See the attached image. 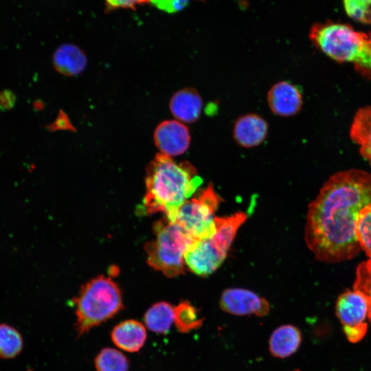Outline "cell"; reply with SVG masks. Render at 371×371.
Here are the masks:
<instances>
[{
  "label": "cell",
  "mask_w": 371,
  "mask_h": 371,
  "mask_svg": "<svg viewBox=\"0 0 371 371\" xmlns=\"http://www.w3.org/2000/svg\"><path fill=\"white\" fill-rule=\"evenodd\" d=\"M221 201L210 184L181 205L175 223L196 241L208 238L216 232L214 212Z\"/></svg>",
  "instance_id": "cell-7"
},
{
  "label": "cell",
  "mask_w": 371,
  "mask_h": 371,
  "mask_svg": "<svg viewBox=\"0 0 371 371\" xmlns=\"http://www.w3.org/2000/svg\"><path fill=\"white\" fill-rule=\"evenodd\" d=\"M74 302L77 337L113 318L124 308L118 286L111 278L104 276L83 285Z\"/></svg>",
  "instance_id": "cell-4"
},
{
  "label": "cell",
  "mask_w": 371,
  "mask_h": 371,
  "mask_svg": "<svg viewBox=\"0 0 371 371\" xmlns=\"http://www.w3.org/2000/svg\"><path fill=\"white\" fill-rule=\"evenodd\" d=\"M202 182L190 163L177 164L172 157L157 153L146 168L144 210L148 214L163 212L175 222L179 208Z\"/></svg>",
  "instance_id": "cell-2"
},
{
  "label": "cell",
  "mask_w": 371,
  "mask_h": 371,
  "mask_svg": "<svg viewBox=\"0 0 371 371\" xmlns=\"http://www.w3.org/2000/svg\"><path fill=\"white\" fill-rule=\"evenodd\" d=\"M309 38L329 58L352 63L361 74L371 78V34L357 31L346 23L326 21L315 23Z\"/></svg>",
  "instance_id": "cell-3"
},
{
  "label": "cell",
  "mask_w": 371,
  "mask_h": 371,
  "mask_svg": "<svg viewBox=\"0 0 371 371\" xmlns=\"http://www.w3.org/2000/svg\"><path fill=\"white\" fill-rule=\"evenodd\" d=\"M347 15L358 22L371 24V0H343Z\"/></svg>",
  "instance_id": "cell-24"
},
{
  "label": "cell",
  "mask_w": 371,
  "mask_h": 371,
  "mask_svg": "<svg viewBox=\"0 0 371 371\" xmlns=\"http://www.w3.org/2000/svg\"><path fill=\"white\" fill-rule=\"evenodd\" d=\"M111 338L117 348L128 352H136L144 346L147 333L140 322L126 319L113 328Z\"/></svg>",
  "instance_id": "cell-13"
},
{
  "label": "cell",
  "mask_w": 371,
  "mask_h": 371,
  "mask_svg": "<svg viewBox=\"0 0 371 371\" xmlns=\"http://www.w3.org/2000/svg\"><path fill=\"white\" fill-rule=\"evenodd\" d=\"M169 107L177 120L182 123H192L201 115L203 100L195 89L186 88L172 95Z\"/></svg>",
  "instance_id": "cell-14"
},
{
  "label": "cell",
  "mask_w": 371,
  "mask_h": 371,
  "mask_svg": "<svg viewBox=\"0 0 371 371\" xmlns=\"http://www.w3.org/2000/svg\"><path fill=\"white\" fill-rule=\"evenodd\" d=\"M219 306L224 312L237 316L255 315L261 317L267 315L270 310L265 298L251 291L239 288L225 290Z\"/></svg>",
  "instance_id": "cell-9"
},
{
  "label": "cell",
  "mask_w": 371,
  "mask_h": 371,
  "mask_svg": "<svg viewBox=\"0 0 371 371\" xmlns=\"http://www.w3.org/2000/svg\"><path fill=\"white\" fill-rule=\"evenodd\" d=\"M205 317H200L199 311L188 300H181L175 306L174 324L179 333H188L200 328Z\"/></svg>",
  "instance_id": "cell-19"
},
{
  "label": "cell",
  "mask_w": 371,
  "mask_h": 371,
  "mask_svg": "<svg viewBox=\"0 0 371 371\" xmlns=\"http://www.w3.org/2000/svg\"><path fill=\"white\" fill-rule=\"evenodd\" d=\"M371 203V174L358 169L335 173L309 204L305 241L315 258L345 261L361 250L355 234L361 210Z\"/></svg>",
  "instance_id": "cell-1"
},
{
  "label": "cell",
  "mask_w": 371,
  "mask_h": 371,
  "mask_svg": "<svg viewBox=\"0 0 371 371\" xmlns=\"http://www.w3.org/2000/svg\"><path fill=\"white\" fill-rule=\"evenodd\" d=\"M353 289L366 299L368 304V319L371 323V258L358 265Z\"/></svg>",
  "instance_id": "cell-22"
},
{
  "label": "cell",
  "mask_w": 371,
  "mask_h": 371,
  "mask_svg": "<svg viewBox=\"0 0 371 371\" xmlns=\"http://www.w3.org/2000/svg\"><path fill=\"white\" fill-rule=\"evenodd\" d=\"M350 137L359 146L360 154L371 166V106L360 108L357 111Z\"/></svg>",
  "instance_id": "cell-17"
},
{
  "label": "cell",
  "mask_w": 371,
  "mask_h": 371,
  "mask_svg": "<svg viewBox=\"0 0 371 371\" xmlns=\"http://www.w3.org/2000/svg\"><path fill=\"white\" fill-rule=\"evenodd\" d=\"M267 102L276 115L289 117L296 114L302 105V98L299 89L286 81H281L269 89Z\"/></svg>",
  "instance_id": "cell-11"
},
{
  "label": "cell",
  "mask_w": 371,
  "mask_h": 371,
  "mask_svg": "<svg viewBox=\"0 0 371 371\" xmlns=\"http://www.w3.org/2000/svg\"><path fill=\"white\" fill-rule=\"evenodd\" d=\"M153 230L155 238L145 245L148 264L168 278L183 273L185 254L198 241L167 218L156 222Z\"/></svg>",
  "instance_id": "cell-5"
},
{
  "label": "cell",
  "mask_w": 371,
  "mask_h": 371,
  "mask_svg": "<svg viewBox=\"0 0 371 371\" xmlns=\"http://www.w3.org/2000/svg\"><path fill=\"white\" fill-rule=\"evenodd\" d=\"M302 341L300 330L292 324L276 328L269 339V350L272 356L284 359L295 354Z\"/></svg>",
  "instance_id": "cell-15"
},
{
  "label": "cell",
  "mask_w": 371,
  "mask_h": 371,
  "mask_svg": "<svg viewBox=\"0 0 371 371\" xmlns=\"http://www.w3.org/2000/svg\"><path fill=\"white\" fill-rule=\"evenodd\" d=\"M53 64L60 74L75 76L85 70L87 59L83 51L78 46L66 43L59 46L54 52Z\"/></svg>",
  "instance_id": "cell-16"
},
{
  "label": "cell",
  "mask_w": 371,
  "mask_h": 371,
  "mask_svg": "<svg viewBox=\"0 0 371 371\" xmlns=\"http://www.w3.org/2000/svg\"><path fill=\"white\" fill-rule=\"evenodd\" d=\"M175 306L167 302L153 304L144 316L146 326L153 333L167 334L174 323Z\"/></svg>",
  "instance_id": "cell-18"
},
{
  "label": "cell",
  "mask_w": 371,
  "mask_h": 371,
  "mask_svg": "<svg viewBox=\"0 0 371 371\" xmlns=\"http://www.w3.org/2000/svg\"><path fill=\"white\" fill-rule=\"evenodd\" d=\"M268 132L267 122L260 115L250 113L238 117L234 123L233 135L237 144L245 148L260 144Z\"/></svg>",
  "instance_id": "cell-12"
},
{
  "label": "cell",
  "mask_w": 371,
  "mask_h": 371,
  "mask_svg": "<svg viewBox=\"0 0 371 371\" xmlns=\"http://www.w3.org/2000/svg\"><path fill=\"white\" fill-rule=\"evenodd\" d=\"M335 311L346 339L353 344L361 341L368 330V304L364 297L354 289L347 290L338 297Z\"/></svg>",
  "instance_id": "cell-8"
},
{
  "label": "cell",
  "mask_w": 371,
  "mask_h": 371,
  "mask_svg": "<svg viewBox=\"0 0 371 371\" xmlns=\"http://www.w3.org/2000/svg\"><path fill=\"white\" fill-rule=\"evenodd\" d=\"M23 348V339L20 333L12 326L0 324V357L13 358L18 355Z\"/></svg>",
  "instance_id": "cell-21"
},
{
  "label": "cell",
  "mask_w": 371,
  "mask_h": 371,
  "mask_svg": "<svg viewBox=\"0 0 371 371\" xmlns=\"http://www.w3.org/2000/svg\"><path fill=\"white\" fill-rule=\"evenodd\" d=\"M294 371H299V370H294Z\"/></svg>",
  "instance_id": "cell-27"
},
{
  "label": "cell",
  "mask_w": 371,
  "mask_h": 371,
  "mask_svg": "<svg viewBox=\"0 0 371 371\" xmlns=\"http://www.w3.org/2000/svg\"><path fill=\"white\" fill-rule=\"evenodd\" d=\"M109 9L131 8L135 9L137 5L149 3L150 0H104Z\"/></svg>",
  "instance_id": "cell-26"
},
{
  "label": "cell",
  "mask_w": 371,
  "mask_h": 371,
  "mask_svg": "<svg viewBox=\"0 0 371 371\" xmlns=\"http://www.w3.org/2000/svg\"><path fill=\"white\" fill-rule=\"evenodd\" d=\"M355 234L361 250L371 258V203L359 212L356 221Z\"/></svg>",
  "instance_id": "cell-23"
},
{
  "label": "cell",
  "mask_w": 371,
  "mask_h": 371,
  "mask_svg": "<svg viewBox=\"0 0 371 371\" xmlns=\"http://www.w3.org/2000/svg\"><path fill=\"white\" fill-rule=\"evenodd\" d=\"M154 142L160 153L170 157L183 154L189 148L188 128L178 120H165L154 132Z\"/></svg>",
  "instance_id": "cell-10"
},
{
  "label": "cell",
  "mask_w": 371,
  "mask_h": 371,
  "mask_svg": "<svg viewBox=\"0 0 371 371\" xmlns=\"http://www.w3.org/2000/svg\"><path fill=\"white\" fill-rule=\"evenodd\" d=\"M247 217L242 212L227 217H215V234L198 241L185 254V264L190 270L201 276L214 272L225 259L238 228Z\"/></svg>",
  "instance_id": "cell-6"
},
{
  "label": "cell",
  "mask_w": 371,
  "mask_h": 371,
  "mask_svg": "<svg viewBox=\"0 0 371 371\" xmlns=\"http://www.w3.org/2000/svg\"><path fill=\"white\" fill-rule=\"evenodd\" d=\"M96 371H128L129 361L122 352L113 348H104L94 360Z\"/></svg>",
  "instance_id": "cell-20"
},
{
  "label": "cell",
  "mask_w": 371,
  "mask_h": 371,
  "mask_svg": "<svg viewBox=\"0 0 371 371\" xmlns=\"http://www.w3.org/2000/svg\"><path fill=\"white\" fill-rule=\"evenodd\" d=\"M150 2L164 12L175 13L186 8L189 0H150Z\"/></svg>",
  "instance_id": "cell-25"
}]
</instances>
